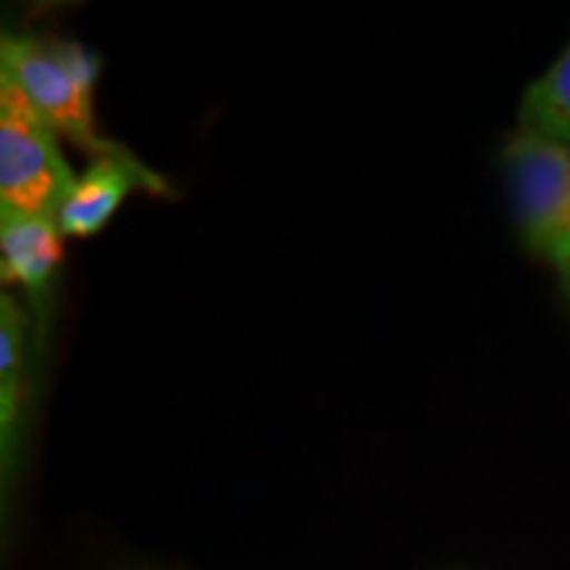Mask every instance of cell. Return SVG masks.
I'll use <instances>...</instances> for the list:
<instances>
[{
    "mask_svg": "<svg viewBox=\"0 0 570 570\" xmlns=\"http://www.w3.org/2000/svg\"><path fill=\"white\" fill-rule=\"evenodd\" d=\"M77 175L59 135L9 80H0V217H53Z\"/></svg>",
    "mask_w": 570,
    "mask_h": 570,
    "instance_id": "obj_1",
    "label": "cell"
},
{
    "mask_svg": "<svg viewBox=\"0 0 570 570\" xmlns=\"http://www.w3.org/2000/svg\"><path fill=\"white\" fill-rule=\"evenodd\" d=\"M0 80H9L30 101L40 119L59 138L75 142L92 159L125 151L119 142L106 140L96 127L90 85L69 75L56 59L48 40L30 35H3L0 42Z\"/></svg>",
    "mask_w": 570,
    "mask_h": 570,
    "instance_id": "obj_2",
    "label": "cell"
},
{
    "mask_svg": "<svg viewBox=\"0 0 570 570\" xmlns=\"http://www.w3.org/2000/svg\"><path fill=\"white\" fill-rule=\"evenodd\" d=\"M504 167L523 240L560 262L570 252V146L520 130L504 148Z\"/></svg>",
    "mask_w": 570,
    "mask_h": 570,
    "instance_id": "obj_3",
    "label": "cell"
},
{
    "mask_svg": "<svg viewBox=\"0 0 570 570\" xmlns=\"http://www.w3.org/2000/svg\"><path fill=\"white\" fill-rule=\"evenodd\" d=\"M135 190L154 196H167L169 188L159 175L130 151H119L92 159L56 212V223L63 238H90L111 223L119 206Z\"/></svg>",
    "mask_w": 570,
    "mask_h": 570,
    "instance_id": "obj_4",
    "label": "cell"
},
{
    "mask_svg": "<svg viewBox=\"0 0 570 570\" xmlns=\"http://www.w3.org/2000/svg\"><path fill=\"white\" fill-rule=\"evenodd\" d=\"M63 233L53 217H0V275L21 285L38 315H46L51 285L63 259Z\"/></svg>",
    "mask_w": 570,
    "mask_h": 570,
    "instance_id": "obj_5",
    "label": "cell"
},
{
    "mask_svg": "<svg viewBox=\"0 0 570 570\" xmlns=\"http://www.w3.org/2000/svg\"><path fill=\"white\" fill-rule=\"evenodd\" d=\"M30 320L9 294L0 296V454L3 473L17 454L21 402H24V362Z\"/></svg>",
    "mask_w": 570,
    "mask_h": 570,
    "instance_id": "obj_6",
    "label": "cell"
},
{
    "mask_svg": "<svg viewBox=\"0 0 570 570\" xmlns=\"http://www.w3.org/2000/svg\"><path fill=\"white\" fill-rule=\"evenodd\" d=\"M520 130L570 146V42L520 104Z\"/></svg>",
    "mask_w": 570,
    "mask_h": 570,
    "instance_id": "obj_7",
    "label": "cell"
},
{
    "mask_svg": "<svg viewBox=\"0 0 570 570\" xmlns=\"http://www.w3.org/2000/svg\"><path fill=\"white\" fill-rule=\"evenodd\" d=\"M554 265H558L560 277H562V285H566V291L570 294V252L562 256L560 262H554Z\"/></svg>",
    "mask_w": 570,
    "mask_h": 570,
    "instance_id": "obj_8",
    "label": "cell"
}]
</instances>
